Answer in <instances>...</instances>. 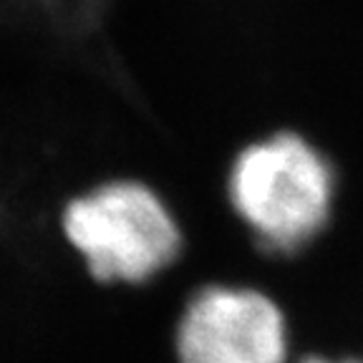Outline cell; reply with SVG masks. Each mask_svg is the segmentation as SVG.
<instances>
[{
  "instance_id": "obj_1",
  "label": "cell",
  "mask_w": 363,
  "mask_h": 363,
  "mask_svg": "<svg viewBox=\"0 0 363 363\" xmlns=\"http://www.w3.org/2000/svg\"><path fill=\"white\" fill-rule=\"evenodd\" d=\"M56 225L86 278L101 288H149L187 252L177 207L162 187L136 174H111L71 192Z\"/></svg>"
},
{
  "instance_id": "obj_2",
  "label": "cell",
  "mask_w": 363,
  "mask_h": 363,
  "mask_svg": "<svg viewBox=\"0 0 363 363\" xmlns=\"http://www.w3.org/2000/svg\"><path fill=\"white\" fill-rule=\"evenodd\" d=\"M335 169L301 131L278 129L238 147L222 197L247 240L267 257H295L325 233L335 204Z\"/></svg>"
},
{
  "instance_id": "obj_3",
  "label": "cell",
  "mask_w": 363,
  "mask_h": 363,
  "mask_svg": "<svg viewBox=\"0 0 363 363\" xmlns=\"http://www.w3.org/2000/svg\"><path fill=\"white\" fill-rule=\"evenodd\" d=\"M172 363H288L290 323L265 288L212 278L182 298L169 323Z\"/></svg>"
},
{
  "instance_id": "obj_4",
  "label": "cell",
  "mask_w": 363,
  "mask_h": 363,
  "mask_svg": "<svg viewBox=\"0 0 363 363\" xmlns=\"http://www.w3.org/2000/svg\"><path fill=\"white\" fill-rule=\"evenodd\" d=\"M298 363H363V358H351V356L330 358V356H323V353H308V356L298 358Z\"/></svg>"
}]
</instances>
